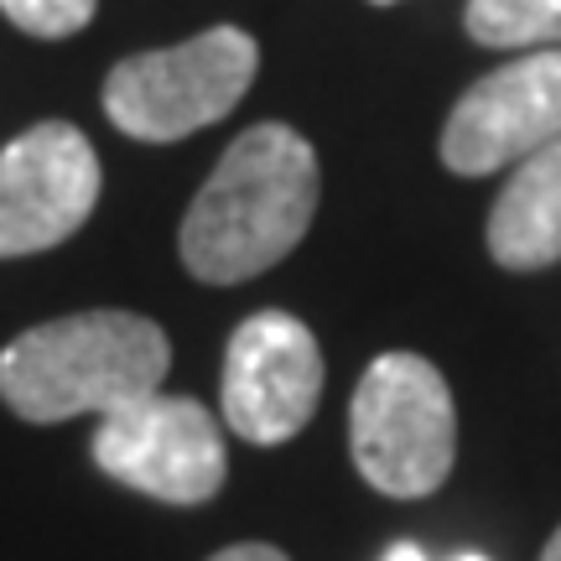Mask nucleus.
Listing matches in <instances>:
<instances>
[{
	"label": "nucleus",
	"mask_w": 561,
	"mask_h": 561,
	"mask_svg": "<svg viewBox=\"0 0 561 561\" xmlns=\"http://www.w3.org/2000/svg\"><path fill=\"white\" fill-rule=\"evenodd\" d=\"M318 214V151L291 125H250L187 203L178 255L187 276L240 286L280 265Z\"/></svg>",
	"instance_id": "obj_1"
},
{
	"label": "nucleus",
	"mask_w": 561,
	"mask_h": 561,
	"mask_svg": "<svg viewBox=\"0 0 561 561\" xmlns=\"http://www.w3.org/2000/svg\"><path fill=\"white\" fill-rule=\"evenodd\" d=\"M172 369V343L136 312H73L26 328L0 354V401L21 421L110 416L157 396Z\"/></svg>",
	"instance_id": "obj_2"
},
{
	"label": "nucleus",
	"mask_w": 561,
	"mask_h": 561,
	"mask_svg": "<svg viewBox=\"0 0 561 561\" xmlns=\"http://www.w3.org/2000/svg\"><path fill=\"white\" fill-rule=\"evenodd\" d=\"M348 447L369 489L390 500L437 494L458 458V411L442 369L421 354H380L348 401Z\"/></svg>",
	"instance_id": "obj_3"
},
{
	"label": "nucleus",
	"mask_w": 561,
	"mask_h": 561,
	"mask_svg": "<svg viewBox=\"0 0 561 561\" xmlns=\"http://www.w3.org/2000/svg\"><path fill=\"white\" fill-rule=\"evenodd\" d=\"M261 47L240 26H208L157 53H136L110 68L104 115L130 140H182L224 121L255 83Z\"/></svg>",
	"instance_id": "obj_4"
},
{
	"label": "nucleus",
	"mask_w": 561,
	"mask_h": 561,
	"mask_svg": "<svg viewBox=\"0 0 561 561\" xmlns=\"http://www.w3.org/2000/svg\"><path fill=\"white\" fill-rule=\"evenodd\" d=\"M94 462L115 483L161 504H208L229 479L224 432L193 396H140L100 416Z\"/></svg>",
	"instance_id": "obj_5"
},
{
	"label": "nucleus",
	"mask_w": 561,
	"mask_h": 561,
	"mask_svg": "<svg viewBox=\"0 0 561 561\" xmlns=\"http://www.w3.org/2000/svg\"><path fill=\"white\" fill-rule=\"evenodd\" d=\"M224 421L255 447L291 442L322 401V348L291 312H255L224 348Z\"/></svg>",
	"instance_id": "obj_6"
},
{
	"label": "nucleus",
	"mask_w": 561,
	"mask_h": 561,
	"mask_svg": "<svg viewBox=\"0 0 561 561\" xmlns=\"http://www.w3.org/2000/svg\"><path fill=\"white\" fill-rule=\"evenodd\" d=\"M100 203V157L79 125L42 121L0 151V261L53 250Z\"/></svg>",
	"instance_id": "obj_7"
},
{
	"label": "nucleus",
	"mask_w": 561,
	"mask_h": 561,
	"mask_svg": "<svg viewBox=\"0 0 561 561\" xmlns=\"http://www.w3.org/2000/svg\"><path fill=\"white\" fill-rule=\"evenodd\" d=\"M561 136V47L520 53L483 73L447 115L442 161L458 178H489L520 167Z\"/></svg>",
	"instance_id": "obj_8"
},
{
	"label": "nucleus",
	"mask_w": 561,
	"mask_h": 561,
	"mask_svg": "<svg viewBox=\"0 0 561 561\" xmlns=\"http://www.w3.org/2000/svg\"><path fill=\"white\" fill-rule=\"evenodd\" d=\"M489 255L504 271H546L561 261V136L510 172L489 214Z\"/></svg>",
	"instance_id": "obj_9"
},
{
	"label": "nucleus",
	"mask_w": 561,
	"mask_h": 561,
	"mask_svg": "<svg viewBox=\"0 0 561 561\" xmlns=\"http://www.w3.org/2000/svg\"><path fill=\"white\" fill-rule=\"evenodd\" d=\"M462 26L479 47L541 53L561 47V0H468Z\"/></svg>",
	"instance_id": "obj_10"
},
{
	"label": "nucleus",
	"mask_w": 561,
	"mask_h": 561,
	"mask_svg": "<svg viewBox=\"0 0 561 561\" xmlns=\"http://www.w3.org/2000/svg\"><path fill=\"white\" fill-rule=\"evenodd\" d=\"M0 16L26 37H73L94 21V0H0Z\"/></svg>",
	"instance_id": "obj_11"
},
{
	"label": "nucleus",
	"mask_w": 561,
	"mask_h": 561,
	"mask_svg": "<svg viewBox=\"0 0 561 561\" xmlns=\"http://www.w3.org/2000/svg\"><path fill=\"white\" fill-rule=\"evenodd\" d=\"M208 561H291L286 551H276V546L265 541H240V546H224V551H214Z\"/></svg>",
	"instance_id": "obj_12"
},
{
	"label": "nucleus",
	"mask_w": 561,
	"mask_h": 561,
	"mask_svg": "<svg viewBox=\"0 0 561 561\" xmlns=\"http://www.w3.org/2000/svg\"><path fill=\"white\" fill-rule=\"evenodd\" d=\"M385 561H426V551H421V546H390Z\"/></svg>",
	"instance_id": "obj_13"
},
{
	"label": "nucleus",
	"mask_w": 561,
	"mask_h": 561,
	"mask_svg": "<svg viewBox=\"0 0 561 561\" xmlns=\"http://www.w3.org/2000/svg\"><path fill=\"white\" fill-rule=\"evenodd\" d=\"M541 561H561V525H557V536H551V541H546Z\"/></svg>",
	"instance_id": "obj_14"
},
{
	"label": "nucleus",
	"mask_w": 561,
	"mask_h": 561,
	"mask_svg": "<svg viewBox=\"0 0 561 561\" xmlns=\"http://www.w3.org/2000/svg\"><path fill=\"white\" fill-rule=\"evenodd\" d=\"M453 561H489V557H473V551H462V557H453Z\"/></svg>",
	"instance_id": "obj_15"
},
{
	"label": "nucleus",
	"mask_w": 561,
	"mask_h": 561,
	"mask_svg": "<svg viewBox=\"0 0 561 561\" xmlns=\"http://www.w3.org/2000/svg\"><path fill=\"white\" fill-rule=\"evenodd\" d=\"M375 5H396V0H375Z\"/></svg>",
	"instance_id": "obj_16"
}]
</instances>
